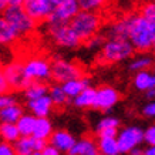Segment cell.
<instances>
[{"mask_svg":"<svg viewBox=\"0 0 155 155\" xmlns=\"http://www.w3.org/2000/svg\"><path fill=\"white\" fill-rule=\"evenodd\" d=\"M128 41L134 50L145 53L154 44V23H151L140 14H131V23L128 30Z\"/></svg>","mask_w":155,"mask_h":155,"instance_id":"cell-1","label":"cell"},{"mask_svg":"<svg viewBox=\"0 0 155 155\" xmlns=\"http://www.w3.org/2000/svg\"><path fill=\"white\" fill-rule=\"evenodd\" d=\"M134 47L128 40H117V38H108L105 40L104 46L100 48L98 63L101 64H114L127 60L134 54Z\"/></svg>","mask_w":155,"mask_h":155,"instance_id":"cell-2","label":"cell"},{"mask_svg":"<svg viewBox=\"0 0 155 155\" xmlns=\"http://www.w3.org/2000/svg\"><path fill=\"white\" fill-rule=\"evenodd\" d=\"M68 24L73 28L75 36L83 43L95 34H98V30L101 28V16L98 13L80 10Z\"/></svg>","mask_w":155,"mask_h":155,"instance_id":"cell-3","label":"cell"},{"mask_svg":"<svg viewBox=\"0 0 155 155\" xmlns=\"http://www.w3.org/2000/svg\"><path fill=\"white\" fill-rule=\"evenodd\" d=\"M2 17L16 31L17 37H23V36L33 33L36 26H37V23L24 12L21 6H7Z\"/></svg>","mask_w":155,"mask_h":155,"instance_id":"cell-4","label":"cell"},{"mask_svg":"<svg viewBox=\"0 0 155 155\" xmlns=\"http://www.w3.org/2000/svg\"><path fill=\"white\" fill-rule=\"evenodd\" d=\"M23 68L30 83H47L48 80H51V63L43 57H31L26 60L23 63Z\"/></svg>","mask_w":155,"mask_h":155,"instance_id":"cell-5","label":"cell"},{"mask_svg":"<svg viewBox=\"0 0 155 155\" xmlns=\"http://www.w3.org/2000/svg\"><path fill=\"white\" fill-rule=\"evenodd\" d=\"M48 36L54 44L63 48H75L81 44L80 38L75 36L68 23L48 24Z\"/></svg>","mask_w":155,"mask_h":155,"instance_id":"cell-6","label":"cell"},{"mask_svg":"<svg viewBox=\"0 0 155 155\" xmlns=\"http://www.w3.org/2000/svg\"><path fill=\"white\" fill-rule=\"evenodd\" d=\"M115 140L120 154H128L131 150L140 147L141 142H144V130L137 125L124 127L122 130H118Z\"/></svg>","mask_w":155,"mask_h":155,"instance_id":"cell-7","label":"cell"},{"mask_svg":"<svg viewBox=\"0 0 155 155\" xmlns=\"http://www.w3.org/2000/svg\"><path fill=\"white\" fill-rule=\"evenodd\" d=\"M58 3V0H24L21 7L36 23H38L47 21Z\"/></svg>","mask_w":155,"mask_h":155,"instance_id":"cell-8","label":"cell"},{"mask_svg":"<svg viewBox=\"0 0 155 155\" xmlns=\"http://www.w3.org/2000/svg\"><path fill=\"white\" fill-rule=\"evenodd\" d=\"M83 77V70L68 60H54L51 63V80L56 84H64L67 81Z\"/></svg>","mask_w":155,"mask_h":155,"instance_id":"cell-9","label":"cell"},{"mask_svg":"<svg viewBox=\"0 0 155 155\" xmlns=\"http://www.w3.org/2000/svg\"><path fill=\"white\" fill-rule=\"evenodd\" d=\"M3 74L6 77V81L9 84L10 90H26L30 81L27 80V77L24 74V68H23V61H10L3 67Z\"/></svg>","mask_w":155,"mask_h":155,"instance_id":"cell-10","label":"cell"},{"mask_svg":"<svg viewBox=\"0 0 155 155\" xmlns=\"http://www.w3.org/2000/svg\"><path fill=\"white\" fill-rule=\"evenodd\" d=\"M121 98V94L117 88L111 85H101L100 88H95V98L93 108L100 111H108L115 107Z\"/></svg>","mask_w":155,"mask_h":155,"instance_id":"cell-11","label":"cell"},{"mask_svg":"<svg viewBox=\"0 0 155 155\" xmlns=\"http://www.w3.org/2000/svg\"><path fill=\"white\" fill-rule=\"evenodd\" d=\"M80 12L77 0H63L60 2L51 16L48 17L47 24H61V23H70L73 17Z\"/></svg>","mask_w":155,"mask_h":155,"instance_id":"cell-12","label":"cell"},{"mask_svg":"<svg viewBox=\"0 0 155 155\" xmlns=\"http://www.w3.org/2000/svg\"><path fill=\"white\" fill-rule=\"evenodd\" d=\"M47 145L46 141L36 140L33 137H20L13 144L16 155H33L34 152H40Z\"/></svg>","mask_w":155,"mask_h":155,"instance_id":"cell-13","label":"cell"},{"mask_svg":"<svg viewBox=\"0 0 155 155\" xmlns=\"http://www.w3.org/2000/svg\"><path fill=\"white\" fill-rule=\"evenodd\" d=\"M75 141L77 140L71 132L66 131V130H57V131H53L51 137L48 140V144L54 147L58 152H68L75 144Z\"/></svg>","mask_w":155,"mask_h":155,"instance_id":"cell-14","label":"cell"},{"mask_svg":"<svg viewBox=\"0 0 155 155\" xmlns=\"http://www.w3.org/2000/svg\"><path fill=\"white\" fill-rule=\"evenodd\" d=\"M53 103L48 95H44L41 98L27 101V108L30 110V114L36 118H48V115L53 111Z\"/></svg>","mask_w":155,"mask_h":155,"instance_id":"cell-15","label":"cell"},{"mask_svg":"<svg viewBox=\"0 0 155 155\" xmlns=\"http://www.w3.org/2000/svg\"><path fill=\"white\" fill-rule=\"evenodd\" d=\"M131 23V14L124 16L121 19L115 20L107 30L105 37L108 38H117V40H128V30Z\"/></svg>","mask_w":155,"mask_h":155,"instance_id":"cell-16","label":"cell"},{"mask_svg":"<svg viewBox=\"0 0 155 155\" xmlns=\"http://www.w3.org/2000/svg\"><path fill=\"white\" fill-rule=\"evenodd\" d=\"M68 155H100L97 142L91 137H83L77 140L68 152Z\"/></svg>","mask_w":155,"mask_h":155,"instance_id":"cell-17","label":"cell"},{"mask_svg":"<svg viewBox=\"0 0 155 155\" xmlns=\"http://www.w3.org/2000/svg\"><path fill=\"white\" fill-rule=\"evenodd\" d=\"M61 87H63L67 97L70 100H73L80 94L81 91H84L85 88L91 87V80H90L88 77L83 75L80 78H74V80H70V81H67V83H64V84H61Z\"/></svg>","mask_w":155,"mask_h":155,"instance_id":"cell-18","label":"cell"},{"mask_svg":"<svg viewBox=\"0 0 155 155\" xmlns=\"http://www.w3.org/2000/svg\"><path fill=\"white\" fill-rule=\"evenodd\" d=\"M53 124L50 118H36V124H34V130L31 137L40 141L47 142L53 134Z\"/></svg>","mask_w":155,"mask_h":155,"instance_id":"cell-19","label":"cell"},{"mask_svg":"<svg viewBox=\"0 0 155 155\" xmlns=\"http://www.w3.org/2000/svg\"><path fill=\"white\" fill-rule=\"evenodd\" d=\"M132 84H134L135 90L147 93L148 90L155 87V74L150 70L135 73L134 78H132Z\"/></svg>","mask_w":155,"mask_h":155,"instance_id":"cell-20","label":"cell"},{"mask_svg":"<svg viewBox=\"0 0 155 155\" xmlns=\"http://www.w3.org/2000/svg\"><path fill=\"white\" fill-rule=\"evenodd\" d=\"M23 114V107L20 104L6 107L3 110H0V124H16Z\"/></svg>","mask_w":155,"mask_h":155,"instance_id":"cell-21","label":"cell"},{"mask_svg":"<svg viewBox=\"0 0 155 155\" xmlns=\"http://www.w3.org/2000/svg\"><path fill=\"white\" fill-rule=\"evenodd\" d=\"M48 94V85L46 83H38V81H31L24 90V97L27 101L41 98Z\"/></svg>","mask_w":155,"mask_h":155,"instance_id":"cell-22","label":"cell"},{"mask_svg":"<svg viewBox=\"0 0 155 155\" xmlns=\"http://www.w3.org/2000/svg\"><path fill=\"white\" fill-rule=\"evenodd\" d=\"M95 98V88L91 85L88 88H85L84 91H81L80 94L77 95L75 98H73V104L77 108H93Z\"/></svg>","mask_w":155,"mask_h":155,"instance_id":"cell-23","label":"cell"},{"mask_svg":"<svg viewBox=\"0 0 155 155\" xmlns=\"http://www.w3.org/2000/svg\"><path fill=\"white\" fill-rule=\"evenodd\" d=\"M36 124V117L31 114H23L20 120L16 122V127L19 130L20 137H31Z\"/></svg>","mask_w":155,"mask_h":155,"instance_id":"cell-24","label":"cell"},{"mask_svg":"<svg viewBox=\"0 0 155 155\" xmlns=\"http://www.w3.org/2000/svg\"><path fill=\"white\" fill-rule=\"evenodd\" d=\"M152 66H154V58L147 54H141V56H137L132 58L131 63L128 64V68L134 73H140V71L150 70Z\"/></svg>","mask_w":155,"mask_h":155,"instance_id":"cell-25","label":"cell"},{"mask_svg":"<svg viewBox=\"0 0 155 155\" xmlns=\"http://www.w3.org/2000/svg\"><path fill=\"white\" fill-rule=\"evenodd\" d=\"M17 34L3 17H0V46H9L17 40Z\"/></svg>","mask_w":155,"mask_h":155,"instance_id":"cell-26","label":"cell"},{"mask_svg":"<svg viewBox=\"0 0 155 155\" xmlns=\"http://www.w3.org/2000/svg\"><path fill=\"white\" fill-rule=\"evenodd\" d=\"M47 95L50 97V100H51L53 105H56V107H64V105L70 101V98L66 95L61 84H54V85H51V87H48Z\"/></svg>","mask_w":155,"mask_h":155,"instance_id":"cell-27","label":"cell"},{"mask_svg":"<svg viewBox=\"0 0 155 155\" xmlns=\"http://www.w3.org/2000/svg\"><path fill=\"white\" fill-rule=\"evenodd\" d=\"M0 138L3 142L13 145L20 138L19 130L16 127V124H0Z\"/></svg>","mask_w":155,"mask_h":155,"instance_id":"cell-28","label":"cell"},{"mask_svg":"<svg viewBox=\"0 0 155 155\" xmlns=\"http://www.w3.org/2000/svg\"><path fill=\"white\" fill-rule=\"evenodd\" d=\"M100 155H118V145L115 138H98L97 141Z\"/></svg>","mask_w":155,"mask_h":155,"instance_id":"cell-29","label":"cell"},{"mask_svg":"<svg viewBox=\"0 0 155 155\" xmlns=\"http://www.w3.org/2000/svg\"><path fill=\"white\" fill-rule=\"evenodd\" d=\"M108 0H77L78 7L83 12H93L97 13L100 9H103L104 6L107 5Z\"/></svg>","mask_w":155,"mask_h":155,"instance_id":"cell-30","label":"cell"},{"mask_svg":"<svg viewBox=\"0 0 155 155\" xmlns=\"http://www.w3.org/2000/svg\"><path fill=\"white\" fill-rule=\"evenodd\" d=\"M120 127V120L117 117H113V115H107V117H103L97 122L95 125V132H100L103 130H108V128H117Z\"/></svg>","mask_w":155,"mask_h":155,"instance_id":"cell-31","label":"cell"},{"mask_svg":"<svg viewBox=\"0 0 155 155\" xmlns=\"http://www.w3.org/2000/svg\"><path fill=\"white\" fill-rule=\"evenodd\" d=\"M140 16L151 23H155V2L144 3L141 7V12H140Z\"/></svg>","mask_w":155,"mask_h":155,"instance_id":"cell-32","label":"cell"},{"mask_svg":"<svg viewBox=\"0 0 155 155\" xmlns=\"http://www.w3.org/2000/svg\"><path fill=\"white\" fill-rule=\"evenodd\" d=\"M104 43H105V36H101V34H95L91 38H88L87 41H85V46L88 48H101L104 46Z\"/></svg>","mask_w":155,"mask_h":155,"instance_id":"cell-33","label":"cell"},{"mask_svg":"<svg viewBox=\"0 0 155 155\" xmlns=\"http://www.w3.org/2000/svg\"><path fill=\"white\" fill-rule=\"evenodd\" d=\"M17 104V98L12 94H2L0 95V110H3L6 107H10V105H14Z\"/></svg>","mask_w":155,"mask_h":155,"instance_id":"cell-34","label":"cell"},{"mask_svg":"<svg viewBox=\"0 0 155 155\" xmlns=\"http://www.w3.org/2000/svg\"><path fill=\"white\" fill-rule=\"evenodd\" d=\"M144 141L148 145H154L155 147V125H150L144 131Z\"/></svg>","mask_w":155,"mask_h":155,"instance_id":"cell-35","label":"cell"},{"mask_svg":"<svg viewBox=\"0 0 155 155\" xmlns=\"http://www.w3.org/2000/svg\"><path fill=\"white\" fill-rule=\"evenodd\" d=\"M141 113L144 117H148V118H155V100L154 101H150L147 103L144 107H142Z\"/></svg>","mask_w":155,"mask_h":155,"instance_id":"cell-36","label":"cell"},{"mask_svg":"<svg viewBox=\"0 0 155 155\" xmlns=\"http://www.w3.org/2000/svg\"><path fill=\"white\" fill-rule=\"evenodd\" d=\"M9 91H10V87L7 84V81H6L5 74H3V68L0 67V95L9 94Z\"/></svg>","mask_w":155,"mask_h":155,"instance_id":"cell-37","label":"cell"},{"mask_svg":"<svg viewBox=\"0 0 155 155\" xmlns=\"http://www.w3.org/2000/svg\"><path fill=\"white\" fill-rule=\"evenodd\" d=\"M0 155H16L13 145L7 144V142L0 141Z\"/></svg>","mask_w":155,"mask_h":155,"instance_id":"cell-38","label":"cell"},{"mask_svg":"<svg viewBox=\"0 0 155 155\" xmlns=\"http://www.w3.org/2000/svg\"><path fill=\"white\" fill-rule=\"evenodd\" d=\"M118 134L117 128H108V130H103V131L97 132L98 138H115Z\"/></svg>","mask_w":155,"mask_h":155,"instance_id":"cell-39","label":"cell"},{"mask_svg":"<svg viewBox=\"0 0 155 155\" xmlns=\"http://www.w3.org/2000/svg\"><path fill=\"white\" fill-rule=\"evenodd\" d=\"M41 155H60V152H58V151H57L53 145L47 144V145H46L44 148H43Z\"/></svg>","mask_w":155,"mask_h":155,"instance_id":"cell-40","label":"cell"},{"mask_svg":"<svg viewBox=\"0 0 155 155\" xmlns=\"http://www.w3.org/2000/svg\"><path fill=\"white\" fill-rule=\"evenodd\" d=\"M142 155H155V147L148 145L147 148H144L142 150Z\"/></svg>","mask_w":155,"mask_h":155,"instance_id":"cell-41","label":"cell"},{"mask_svg":"<svg viewBox=\"0 0 155 155\" xmlns=\"http://www.w3.org/2000/svg\"><path fill=\"white\" fill-rule=\"evenodd\" d=\"M24 0H7V6H23Z\"/></svg>","mask_w":155,"mask_h":155,"instance_id":"cell-42","label":"cell"},{"mask_svg":"<svg viewBox=\"0 0 155 155\" xmlns=\"http://www.w3.org/2000/svg\"><path fill=\"white\" fill-rule=\"evenodd\" d=\"M145 97H147L148 100H155V87L147 91V93H145Z\"/></svg>","mask_w":155,"mask_h":155,"instance_id":"cell-43","label":"cell"},{"mask_svg":"<svg viewBox=\"0 0 155 155\" xmlns=\"http://www.w3.org/2000/svg\"><path fill=\"white\" fill-rule=\"evenodd\" d=\"M128 155H142V148L137 147V148H134V150L130 151V152H128Z\"/></svg>","mask_w":155,"mask_h":155,"instance_id":"cell-44","label":"cell"},{"mask_svg":"<svg viewBox=\"0 0 155 155\" xmlns=\"http://www.w3.org/2000/svg\"><path fill=\"white\" fill-rule=\"evenodd\" d=\"M7 7V0H0V13H3Z\"/></svg>","mask_w":155,"mask_h":155,"instance_id":"cell-45","label":"cell"},{"mask_svg":"<svg viewBox=\"0 0 155 155\" xmlns=\"http://www.w3.org/2000/svg\"><path fill=\"white\" fill-rule=\"evenodd\" d=\"M152 48L155 50V23H154V44H152Z\"/></svg>","mask_w":155,"mask_h":155,"instance_id":"cell-46","label":"cell"},{"mask_svg":"<svg viewBox=\"0 0 155 155\" xmlns=\"http://www.w3.org/2000/svg\"><path fill=\"white\" fill-rule=\"evenodd\" d=\"M33 155H41V151H40V152H34Z\"/></svg>","mask_w":155,"mask_h":155,"instance_id":"cell-47","label":"cell"},{"mask_svg":"<svg viewBox=\"0 0 155 155\" xmlns=\"http://www.w3.org/2000/svg\"><path fill=\"white\" fill-rule=\"evenodd\" d=\"M152 73L155 74V66H152Z\"/></svg>","mask_w":155,"mask_h":155,"instance_id":"cell-48","label":"cell"},{"mask_svg":"<svg viewBox=\"0 0 155 155\" xmlns=\"http://www.w3.org/2000/svg\"><path fill=\"white\" fill-rule=\"evenodd\" d=\"M152 2H155V0H152Z\"/></svg>","mask_w":155,"mask_h":155,"instance_id":"cell-49","label":"cell"},{"mask_svg":"<svg viewBox=\"0 0 155 155\" xmlns=\"http://www.w3.org/2000/svg\"><path fill=\"white\" fill-rule=\"evenodd\" d=\"M118 155H120V154H118Z\"/></svg>","mask_w":155,"mask_h":155,"instance_id":"cell-50","label":"cell"}]
</instances>
